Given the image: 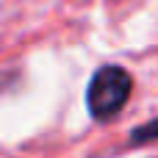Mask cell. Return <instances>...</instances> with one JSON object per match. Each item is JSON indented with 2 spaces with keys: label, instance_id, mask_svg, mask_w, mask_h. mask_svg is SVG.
<instances>
[{
  "label": "cell",
  "instance_id": "cell-1",
  "mask_svg": "<svg viewBox=\"0 0 158 158\" xmlns=\"http://www.w3.org/2000/svg\"><path fill=\"white\" fill-rule=\"evenodd\" d=\"M133 81L122 67H103L94 72L89 92H86V103L94 119H111L114 114H119L131 97Z\"/></svg>",
  "mask_w": 158,
  "mask_h": 158
},
{
  "label": "cell",
  "instance_id": "cell-2",
  "mask_svg": "<svg viewBox=\"0 0 158 158\" xmlns=\"http://www.w3.org/2000/svg\"><path fill=\"white\" fill-rule=\"evenodd\" d=\"M153 139H158V119L133 131V142H153Z\"/></svg>",
  "mask_w": 158,
  "mask_h": 158
}]
</instances>
